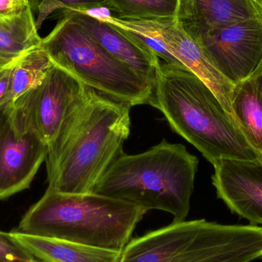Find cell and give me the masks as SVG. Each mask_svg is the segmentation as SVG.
Listing matches in <instances>:
<instances>
[{"label": "cell", "mask_w": 262, "mask_h": 262, "mask_svg": "<svg viewBox=\"0 0 262 262\" xmlns=\"http://www.w3.org/2000/svg\"><path fill=\"white\" fill-rule=\"evenodd\" d=\"M130 106L88 86L53 140L46 159L49 190L93 192L124 154L130 132Z\"/></svg>", "instance_id": "cell-1"}, {"label": "cell", "mask_w": 262, "mask_h": 262, "mask_svg": "<svg viewBox=\"0 0 262 262\" xmlns=\"http://www.w3.org/2000/svg\"><path fill=\"white\" fill-rule=\"evenodd\" d=\"M149 105L212 165L223 159L262 162L213 92L183 64L160 63Z\"/></svg>", "instance_id": "cell-2"}, {"label": "cell", "mask_w": 262, "mask_h": 262, "mask_svg": "<svg viewBox=\"0 0 262 262\" xmlns=\"http://www.w3.org/2000/svg\"><path fill=\"white\" fill-rule=\"evenodd\" d=\"M199 160L180 143L163 140L141 154H123L94 189L99 195L136 205L147 212H169L186 220Z\"/></svg>", "instance_id": "cell-3"}, {"label": "cell", "mask_w": 262, "mask_h": 262, "mask_svg": "<svg viewBox=\"0 0 262 262\" xmlns=\"http://www.w3.org/2000/svg\"><path fill=\"white\" fill-rule=\"evenodd\" d=\"M146 211L112 197L46 190L25 214L18 232L121 252Z\"/></svg>", "instance_id": "cell-4"}, {"label": "cell", "mask_w": 262, "mask_h": 262, "mask_svg": "<svg viewBox=\"0 0 262 262\" xmlns=\"http://www.w3.org/2000/svg\"><path fill=\"white\" fill-rule=\"evenodd\" d=\"M261 258V226L198 220L172 222L131 239L120 262H252Z\"/></svg>", "instance_id": "cell-5"}, {"label": "cell", "mask_w": 262, "mask_h": 262, "mask_svg": "<svg viewBox=\"0 0 262 262\" xmlns=\"http://www.w3.org/2000/svg\"><path fill=\"white\" fill-rule=\"evenodd\" d=\"M40 48L52 64L85 85L130 107L149 104L152 82L109 53L64 11Z\"/></svg>", "instance_id": "cell-6"}, {"label": "cell", "mask_w": 262, "mask_h": 262, "mask_svg": "<svg viewBox=\"0 0 262 262\" xmlns=\"http://www.w3.org/2000/svg\"><path fill=\"white\" fill-rule=\"evenodd\" d=\"M48 144L18 116L12 104L0 106V200L28 189Z\"/></svg>", "instance_id": "cell-7"}, {"label": "cell", "mask_w": 262, "mask_h": 262, "mask_svg": "<svg viewBox=\"0 0 262 262\" xmlns=\"http://www.w3.org/2000/svg\"><path fill=\"white\" fill-rule=\"evenodd\" d=\"M87 88L53 64L41 82L17 99L12 107L21 121L49 144Z\"/></svg>", "instance_id": "cell-8"}, {"label": "cell", "mask_w": 262, "mask_h": 262, "mask_svg": "<svg viewBox=\"0 0 262 262\" xmlns=\"http://www.w3.org/2000/svg\"><path fill=\"white\" fill-rule=\"evenodd\" d=\"M232 84L249 78L262 60V17L229 25L195 40Z\"/></svg>", "instance_id": "cell-9"}, {"label": "cell", "mask_w": 262, "mask_h": 262, "mask_svg": "<svg viewBox=\"0 0 262 262\" xmlns=\"http://www.w3.org/2000/svg\"><path fill=\"white\" fill-rule=\"evenodd\" d=\"M212 166L217 197L232 213L262 227V162L223 159Z\"/></svg>", "instance_id": "cell-10"}, {"label": "cell", "mask_w": 262, "mask_h": 262, "mask_svg": "<svg viewBox=\"0 0 262 262\" xmlns=\"http://www.w3.org/2000/svg\"><path fill=\"white\" fill-rule=\"evenodd\" d=\"M152 23L166 50L213 92L225 110L236 122L232 109L235 85L210 62L200 45L183 30L176 19L157 20Z\"/></svg>", "instance_id": "cell-11"}, {"label": "cell", "mask_w": 262, "mask_h": 262, "mask_svg": "<svg viewBox=\"0 0 262 262\" xmlns=\"http://www.w3.org/2000/svg\"><path fill=\"white\" fill-rule=\"evenodd\" d=\"M64 12L76 20L109 53L152 84L161 62L147 46L98 15L78 11Z\"/></svg>", "instance_id": "cell-12"}, {"label": "cell", "mask_w": 262, "mask_h": 262, "mask_svg": "<svg viewBox=\"0 0 262 262\" xmlns=\"http://www.w3.org/2000/svg\"><path fill=\"white\" fill-rule=\"evenodd\" d=\"M262 17L255 0H178L176 23L194 40L212 31Z\"/></svg>", "instance_id": "cell-13"}, {"label": "cell", "mask_w": 262, "mask_h": 262, "mask_svg": "<svg viewBox=\"0 0 262 262\" xmlns=\"http://www.w3.org/2000/svg\"><path fill=\"white\" fill-rule=\"evenodd\" d=\"M12 236L34 256L44 262H120L121 252L66 240L12 232Z\"/></svg>", "instance_id": "cell-14"}, {"label": "cell", "mask_w": 262, "mask_h": 262, "mask_svg": "<svg viewBox=\"0 0 262 262\" xmlns=\"http://www.w3.org/2000/svg\"><path fill=\"white\" fill-rule=\"evenodd\" d=\"M232 109L240 130L262 159V75L257 69L235 84Z\"/></svg>", "instance_id": "cell-15"}, {"label": "cell", "mask_w": 262, "mask_h": 262, "mask_svg": "<svg viewBox=\"0 0 262 262\" xmlns=\"http://www.w3.org/2000/svg\"><path fill=\"white\" fill-rule=\"evenodd\" d=\"M41 42L30 8L16 16L0 20V72L39 48Z\"/></svg>", "instance_id": "cell-16"}, {"label": "cell", "mask_w": 262, "mask_h": 262, "mask_svg": "<svg viewBox=\"0 0 262 262\" xmlns=\"http://www.w3.org/2000/svg\"><path fill=\"white\" fill-rule=\"evenodd\" d=\"M52 66L47 54L40 47L20 58L12 66L10 90L6 103L13 104L25 94L37 87Z\"/></svg>", "instance_id": "cell-17"}, {"label": "cell", "mask_w": 262, "mask_h": 262, "mask_svg": "<svg viewBox=\"0 0 262 262\" xmlns=\"http://www.w3.org/2000/svg\"><path fill=\"white\" fill-rule=\"evenodd\" d=\"M118 18L141 21L176 19L178 0H102Z\"/></svg>", "instance_id": "cell-18"}, {"label": "cell", "mask_w": 262, "mask_h": 262, "mask_svg": "<svg viewBox=\"0 0 262 262\" xmlns=\"http://www.w3.org/2000/svg\"><path fill=\"white\" fill-rule=\"evenodd\" d=\"M32 13H36L35 25L40 29L43 21L57 9L93 13L107 9L102 0H27Z\"/></svg>", "instance_id": "cell-19"}, {"label": "cell", "mask_w": 262, "mask_h": 262, "mask_svg": "<svg viewBox=\"0 0 262 262\" xmlns=\"http://www.w3.org/2000/svg\"><path fill=\"white\" fill-rule=\"evenodd\" d=\"M0 262H44L21 246L12 233L0 231Z\"/></svg>", "instance_id": "cell-20"}, {"label": "cell", "mask_w": 262, "mask_h": 262, "mask_svg": "<svg viewBox=\"0 0 262 262\" xmlns=\"http://www.w3.org/2000/svg\"><path fill=\"white\" fill-rule=\"evenodd\" d=\"M29 8L27 0H0V20L16 16Z\"/></svg>", "instance_id": "cell-21"}, {"label": "cell", "mask_w": 262, "mask_h": 262, "mask_svg": "<svg viewBox=\"0 0 262 262\" xmlns=\"http://www.w3.org/2000/svg\"><path fill=\"white\" fill-rule=\"evenodd\" d=\"M11 73L12 66L0 72V106L6 104L7 101L10 90Z\"/></svg>", "instance_id": "cell-22"}, {"label": "cell", "mask_w": 262, "mask_h": 262, "mask_svg": "<svg viewBox=\"0 0 262 262\" xmlns=\"http://www.w3.org/2000/svg\"><path fill=\"white\" fill-rule=\"evenodd\" d=\"M256 69H257V70L258 71V72H260V73H261V75H262V60H261V63H260L259 66H258V67Z\"/></svg>", "instance_id": "cell-23"}, {"label": "cell", "mask_w": 262, "mask_h": 262, "mask_svg": "<svg viewBox=\"0 0 262 262\" xmlns=\"http://www.w3.org/2000/svg\"><path fill=\"white\" fill-rule=\"evenodd\" d=\"M255 1H256L257 3H258V4L260 5V6H262V0H255Z\"/></svg>", "instance_id": "cell-24"}]
</instances>
